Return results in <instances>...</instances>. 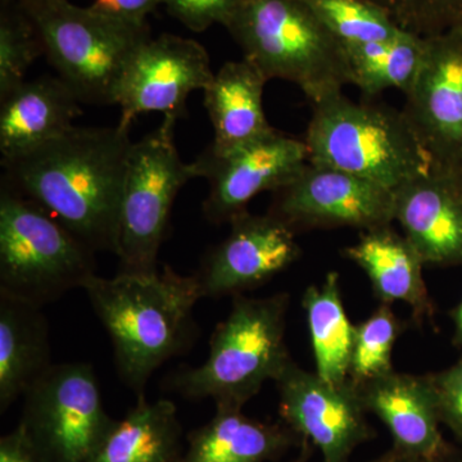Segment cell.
<instances>
[{
	"label": "cell",
	"mask_w": 462,
	"mask_h": 462,
	"mask_svg": "<svg viewBox=\"0 0 462 462\" xmlns=\"http://www.w3.org/2000/svg\"><path fill=\"white\" fill-rule=\"evenodd\" d=\"M130 129L74 126L2 160V187L32 200L94 252L117 254Z\"/></svg>",
	"instance_id": "6da1fadb"
},
{
	"label": "cell",
	"mask_w": 462,
	"mask_h": 462,
	"mask_svg": "<svg viewBox=\"0 0 462 462\" xmlns=\"http://www.w3.org/2000/svg\"><path fill=\"white\" fill-rule=\"evenodd\" d=\"M83 291L111 338L118 375L136 397L145 396L158 367L189 351L199 336L194 307L203 296L196 275L170 266L114 278L96 273Z\"/></svg>",
	"instance_id": "7a4b0ae2"
},
{
	"label": "cell",
	"mask_w": 462,
	"mask_h": 462,
	"mask_svg": "<svg viewBox=\"0 0 462 462\" xmlns=\"http://www.w3.org/2000/svg\"><path fill=\"white\" fill-rule=\"evenodd\" d=\"M224 27L267 81L296 84L312 105L351 85L345 48L306 0H236Z\"/></svg>",
	"instance_id": "3957f363"
},
{
	"label": "cell",
	"mask_w": 462,
	"mask_h": 462,
	"mask_svg": "<svg viewBox=\"0 0 462 462\" xmlns=\"http://www.w3.org/2000/svg\"><path fill=\"white\" fill-rule=\"evenodd\" d=\"M288 307L287 293L234 297L229 315L212 334L205 363L179 367L166 380L169 388L187 400L211 398L216 406L243 409L291 360L285 343Z\"/></svg>",
	"instance_id": "277c9868"
},
{
	"label": "cell",
	"mask_w": 462,
	"mask_h": 462,
	"mask_svg": "<svg viewBox=\"0 0 462 462\" xmlns=\"http://www.w3.org/2000/svg\"><path fill=\"white\" fill-rule=\"evenodd\" d=\"M303 141L312 165L352 173L393 191L430 171L402 111L357 103L343 93L312 105Z\"/></svg>",
	"instance_id": "5b68a950"
},
{
	"label": "cell",
	"mask_w": 462,
	"mask_h": 462,
	"mask_svg": "<svg viewBox=\"0 0 462 462\" xmlns=\"http://www.w3.org/2000/svg\"><path fill=\"white\" fill-rule=\"evenodd\" d=\"M96 254L42 207L0 188V293L56 302L96 275Z\"/></svg>",
	"instance_id": "8992f818"
},
{
	"label": "cell",
	"mask_w": 462,
	"mask_h": 462,
	"mask_svg": "<svg viewBox=\"0 0 462 462\" xmlns=\"http://www.w3.org/2000/svg\"><path fill=\"white\" fill-rule=\"evenodd\" d=\"M23 8L38 26L51 65L80 102L117 105L125 72L152 38L151 26L126 25L69 0H45Z\"/></svg>",
	"instance_id": "52a82bcc"
},
{
	"label": "cell",
	"mask_w": 462,
	"mask_h": 462,
	"mask_svg": "<svg viewBox=\"0 0 462 462\" xmlns=\"http://www.w3.org/2000/svg\"><path fill=\"white\" fill-rule=\"evenodd\" d=\"M176 116L133 143L125 176L118 239V273H149L158 270V254L169 230L176 197L196 179L175 143Z\"/></svg>",
	"instance_id": "ba28073f"
},
{
	"label": "cell",
	"mask_w": 462,
	"mask_h": 462,
	"mask_svg": "<svg viewBox=\"0 0 462 462\" xmlns=\"http://www.w3.org/2000/svg\"><path fill=\"white\" fill-rule=\"evenodd\" d=\"M115 421L93 366L63 363L27 391L18 427L41 462H90Z\"/></svg>",
	"instance_id": "9c48e42d"
},
{
	"label": "cell",
	"mask_w": 462,
	"mask_h": 462,
	"mask_svg": "<svg viewBox=\"0 0 462 462\" xmlns=\"http://www.w3.org/2000/svg\"><path fill=\"white\" fill-rule=\"evenodd\" d=\"M402 112L430 171L462 182V27L425 38L421 69L404 94Z\"/></svg>",
	"instance_id": "30bf717a"
},
{
	"label": "cell",
	"mask_w": 462,
	"mask_h": 462,
	"mask_svg": "<svg viewBox=\"0 0 462 462\" xmlns=\"http://www.w3.org/2000/svg\"><path fill=\"white\" fill-rule=\"evenodd\" d=\"M307 163L305 141L276 129L224 153L207 147L191 162L196 179L208 182L203 215L215 225L230 223L248 211V203L254 197L263 191L275 193L293 180Z\"/></svg>",
	"instance_id": "8fae6325"
},
{
	"label": "cell",
	"mask_w": 462,
	"mask_h": 462,
	"mask_svg": "<svg viewBox=\"0 0 462 462\" xmlns=\"http://www.w3.org/2000/svg\"><path fill=\"white\" fill-rule=\"evenodd\" d=\"M294 231L354 227L363 231L394 221V191L360 176L307 163L276 190L270 212Z\"/></svg>",
	"instance_id": "7c38bea8"
},
{
	"label": "cell",
	"mask_w": 462,
	"mask_h": 462,
	"mask_svg": "<svg viewBox=\"0 0 462 462\" xmlns=\"http://www.w3.org/2000/svg\"><path fill=\"white\" fill-rule=\"evenodd\" d=\"M279 412L287 427L320 451L322 462H349L358 446L374 437L357 389L334 385L289 361L275 380Z\"/></svg>",
	"instance_id": "4fadbf2b"
},
{
	"label": "cell",
	"mask_w": 462,
	"mask_h": 462,
	"mask_svg": "<svg viewBox=\"0 0 462 462\" xmlns=\"http://www.w3.org/2000/svg\"><path fill=\"white\" fill-rule=\"evenodd\" d=\"M215 72L206 48L193 39L162 33L139 48L118 91L120 126L130 129L139 115L162 112L180 118L188 97L205 90Z\"/></svg>",
	"instance_id": "5bb4252c"
},
{
	"label": "cell",
	"mask_w": 462,
	"mask_h": 462,
	"mask_svg": "<svg viewBox=\"0 0 462 462\" xmlns=\"http://www.w3.org/2000/svg\"><path fill=\"white\" fill-rule=\"evenodd\" d=\"M194 273L203 298L240 296L284 272L300 256L296 231L272 214L245 211Z\"/></svg>",
	"instance_id": "9a60e30c"
},
{
	"label": "cell",
	"mask_w": 462,
	"mask_h": 462,
	"mask_svg": "<svg viewBox=\"0 0 462 462\" xmlns=\"http://www.w3.org/2000/svg\"><path fill=\"white\" fill-rule=\"evenodd\" d=\"M367 413L388 428L393 448L431 462H446L452 448L439 425L436 394L430 375L394 372L355 385Z\"/></svg>",
	"instance_id": "2e32d148"
},
{
	"label": "cell",
	"mask_w": 462,
	"mask_h": 462,
	"mask_svg": "<svg viewBox=\"0 0 462 462\" xmlns=\"http://www.w3.org/2000/svg\"><path fill=\"white\" fill-rule=\"evenodd\" d=\"M394 221L425 264L462 266V182L433 171L394 190Z\"/></svg>",
	"instance_id": "e0dca14e"
},
{
	"label": "cell",
	"mask_w": 462,
	"mask_h": 462,
	"mask_svg": "<svg viewBox=\"0 0 462 462\" xmlns=\"http://www.w3.org/2000/svg\"><path fill=\"white\" fill-rule=\"evenodd\" d=\"M80 99L60 78L42 75L25 80L0 98L2 160L41 147L74 127Z\"/></svg>",
	"instance_id": "ac0fdd59"
},
{
	"label": "cell",
	"mask_w": 462,
	"mask_h": 462,
	"mask_svg": "<svg viewBox=\"0 0 462 462\" xmlns=\"http://www.w3.org/2000/svg\"><path fill=\"white\" fill-rule=\"evenodd\" d=\"M343 254L366 273L382 305L402 302L411 309L416 321L433 316V302L422 276L427 264L411 242L392 225L363 231Z\"/></svg>",
	"instance_id": "d6986e66"
},
{
	"label": "cell",
	"mask_w": 462,
	"mask_h": 462,
	"mask_svg": "<svg viewBox=\"0 0 462 462\" xmlns=\"http://www.w3.org/2000/svg\"><path fill=\"white\" fill-rule=\"evenodd\" d=\"M42 307L0 293V412L8 411L51 369L50 327Z\"/></svg>",
	"instance_id": "ffe728a7"
},
{
	"label": "cell",
	"mask_w": 462,
	"mask_h": 462,
	"mask_svg": "<svg viewBox=\"0 0 462 462\" xmlns=\"http://www.w3.org/2000/svg\"><path fill=\"white\" fill-rule=\"evenodd\" d=\"M266 83L263 75L245 58L226 62L215 72L211 84L203 90L215 133L209 148L224 153L273 132L263 108Z\"/></svg>",
	"instance_id": "44dd1931"
},
{
	"label": "cell",
	"mask_w": 462,
	"mask_h": 462,
	"mask_svg": "<svg viewBox=\"0 0 462 462\" xmlns=\"http://www.w3.org/2000/svg\"><path fill=\"white\" fill-rule=\"evenodd\" d=\"M242 410L216 406L214 418L188 436L184 462L275 461L302 443L284 422L256 420Z\"/></svg>",
	"instance_id": "7402d4cb"
},
{
	"label": "cell",
	"mask_w": 462,
	"mask_h": 462,
	"mask_svg": "<svg viewBox=\"0 0 462 462\" xmlns=\"http://www.w3.org/2000/svg\"><path fill=\"white\" fill-rule=\"evenodd\" d=\"M185 449L175 404L141 396L121 420L115 421L90 462H184Z\"/></svg>",
	"instance_id": "603a6c76"
},
{
	"label": "cell",
	"mask_w": 462,
	"mask_h": 462,
	"mask_svg": "<svg viewBox=\"0 0 462 462\" xmlns=\"http://www.w3.org/2000/svg\"><path fill=\"white\" fill-rule=\"evenodd\" d=\"M302 306L314 351L315 373L330 384H346L356 327L343 305L339 273L331 272L321 284L310 285Z\"/></svg>",
	"instance_id": "cb8c5ba5"
},
{
	"label": "cell",
	"mask_w": 462,
	"mask_h": 462,
	"mask_svg": "<svg viewBox=\"0 0 462 462\" xmlns=\"http://www.w3.org/2000/svg\"><path fill=\"white\" fill-rule=\"evenodd\" d=\"M349 81L366 97L411 89L425 54V38L403 32L391 41L345 47Z\"/></svg>",
	"instance_id": "d4e9b609"
},
{
	"label": "cell",
	"mask_w": 462,
	"mask_h": 462,
	"mask_svg": "<svg viewBox=\"0 0 462 462\" xmlns=\"http://www.w3.org/2000/svg\"><path fill=\"white\" fill-rule=\"evenodd\" d=\"M345 47L391 41L404 30L393 18L370 0H306Z\"/></svg>",
	"instance_id": "484cf974"
},
{
	"label": "cell",
	"mask_w": 462,
	"mask_h": 462,
	"mask_svg": "<svg viewBox=\"0 0 462 462\" xmlns=\"http://www.w3.org/2000/svg\"><path fill=\"white\" fill-rule=\"evenodd\" d=\"M45 54L35 21L14 0H0V98L26 80L29 67Z\"/></svg>",
	"instance_id": "4316f807"
},
{
	"label": "cell",
	"mask_w": 462,
	"mask_h": 462,
	"mask_svg": "<svg viewBox=\"0 0 462 462\" xmlns=\"http://www.w3.org/2000/svg\"><path fill=\"white\" fill-rule=\"evenodd\" d=\"M403 327L388 305H382L367 320L356 327L348 380L364 384L394 372L392 354Z\"/></svg>",
	"instance_id": "83f0119b"
},
{
	"label": "cell",
	"mask_w": 462,
	"mask_h": 462,
	"mask_svg": "<svg viewBox=\"0 0 462 462\" xmlns=\"http://www.w3.org/2000/svg\"><path fill=\"white\" fill-rule=\"evenodd\" d=\"M404 32L428 38L462 27V0H370Z\"/></svg>",
	"instance_id": "f1b7e54d"
},
{
	"label": "cell",
	"mask_w": 462,
	"mask_h": 462,
	"mask_svg": "<svg viewBox=\"0 0 462 462\" xmlns=\"http://www.w3.org/2000/svg\"><path fill=\"white\" fill-rule=\"evenodd\" d=\"M236 0H161L167 12L193 32L226 25Z\"/></svg>",
	"instance_id": "f546056e"
},
{
	"label": "cell",
	"mask_w": 462,
	"mask_h": 462,
	"mask_svg": "<svg viewBox=\"0 0 462 462\" xmlns=\"http://www.w3.org/2000/svg\"><path fill=\"white\" fill-rule=\"evenodd\" d=\"M430 376L440 422L462 442V358L448 369Z\"/></svg>",
	"instance_id": "4dcf8cb0"
},
{
	"label": "cell",
	"mask_w": 462,
	"mask_h": 462,
	"mask_svg": "<svg viewBox=\"0 0 462 462\" xmlns=\"http://www.w3.org/2000/svg\"><path fill=\"white\" fill-rule=\"evenodd\" d=\"M161 5V0H94L89 7L103 16L126 25L148 26L147 18Z\"/></svg>",
	"instance_id": "1f68e13d"
},
{
	"label": "cell",
	"mask_w": 462,
	"mask_h": 462,
	"mask_svg": "<svg viewBox=\"0 0 462 462\" xmlns=\"http://www.w3.org/2000/svg\"><path fill=\"white\" fill-rule=\"evenodd\" d=\"M0 462H41L18 425L0 439Z\"/></svg>",
	"instance_id": "d6a6232c"
},
{
	"label": "cell",
	"mask_w": 462,
	"mask_h": 462,
	"mask_svg": "<svg viewBox=\"0 0 462 462\" xmlns=\"http://www.w3.org/2000/svg\"><path fill=\"white\" fill-rule=\"evenodd\" d=\"M367 462H431L427 460H421V458L413 457V456L402 454V452L397 451L392 447L389 451L385 452L379 457L374 458Z\"/></svg>",
	"instance_id": "836d02e7"
},
{
	"label": "cell",
	"mask_w": 462,
	"mask_h": 462,
	"mask_svg": "<svg viewBox=\"0 0 462 462\" xmlns=\"http://www.w3.org/2000/svg\"><path fill=\"white\" fill-rule=\"evenodd\" d=\"M452 320L455 324V345L462 348V300L452 312Z\"/></svg>",
	"instance_id": "e575fe53"
},
{
	"label": "cell",
	"mask_w": 462,
	"mask_h": 462,
	"mask_svg": "<svg viewBox=\"0 0 462 462\" xmlns=\"http://www.w3.org/2000/svg\"><path fill=\"white\" fill-rule=\"evenodd\" d=\"M18 5L27 7V5H38V3L45 2V0H14Z\"/></svg>",
	"instance_id": "d590c367"
},
{
	"label": "cell",
	"mask_w": 462,
	"mask_h": 462,
	"mask_svg": "<svg viewBox=\"0 0 462 462\" xmlns=\"http://www.w3.org/2000/svg\"><path fill=\"white\" fill-rule=\"evenodd\" d=\"M307 451H303L302 455L300 456V457L297 458V460L291 461V462H307Z\"/></svg>",
	"instance_id": "8d00e7d4"
}]
</instances>
